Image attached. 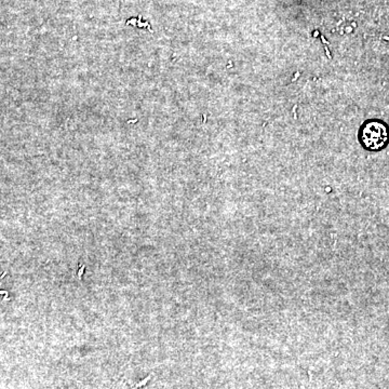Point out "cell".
I'll use <instances>...</instances> for the list:
<instances>
[{
  "label": "cell",
  "mask_w": 389,
  "mask_h": 389,
  "mask_svg": "<svg viewBox=\"0 0 389 389\" xmlns=\"http://www.w3.org/2000/svg\"><path fill=\"white\" fill-rule=\"evenodd\" d=\"M359 140L366 150L371 152L383 150L388 144V128L377 120L368 121L360 129Z\"/></svg>",
  "instance_id": "obj_1"
},
{
  "label": "cell",
  "mask_w": 389,
  "mask_h": 389,
  "mask_svg": "<svg viewBox=\"0 0 389 389\" xmlns=\"http://www.w3.org/2000/svg\"><path fill=\"white\" fill-rule=\"evenodd\" d=\"M150 377H152V375H150V377H146V379H144V381H142V382L139 383V384L137 385V388H139V387L141 386H144L145 383L148 382V379H150Z\"/></svg>",
  "instance_id": "obj_2"
}]
</instances>
